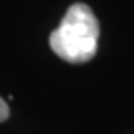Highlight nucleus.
<instances>
[{
  "instance_id": "1",
  "label": "nucleus",
  "mask_w": 134,
  "mask_h": 134,
  "mask_svg": "<svg viewBox=\"0 0 134 134\" xmlns=\"http://www.w3.org/2000/svg\"><path fill=\"white\" fill-rule=\"evenodd\" d=\"M100 26L89 5L76 2L66 10L60 26L50 34V49L62 60L81 65L97 53Z\"/></svg>"
},
{
  "instance_id": "2",
  "label": "nucleus",
  "mask_w": 134,
  "mask_h": 134,
  "mask_svg": "<svg viewBox=\"0 0 134 134\" xmlns=\"http://www.w3.org/2000/svg\"><path fill=\"white\" fill-rule=\"evenodd\" d=\"M8 115H10V108H8L7 102H5L2 97H0V123L5 121V120L8 118Z\"/></svg>"
}]
</instances>
